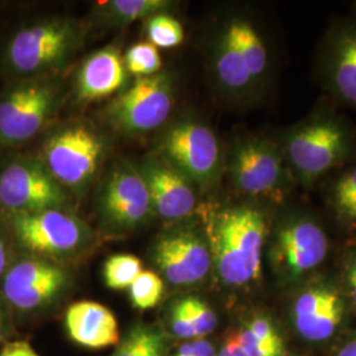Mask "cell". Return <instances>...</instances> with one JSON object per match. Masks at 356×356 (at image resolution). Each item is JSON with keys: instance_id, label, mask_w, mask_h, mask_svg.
<instances>
[{"instance_id": "4fadbf2b", "label": "cell", "mask_w": 356, "mask_h": 356, "mask_svg": "<svg viewBox=\"0 0 356 356\" xmlns=\"http://www.w3.org/2000/svg\"><path fill=\"white\" fill-rule=\"evenodd\" d=\"M151 261L164 282L176 288L194 286L213 270L204 231L179 225L163 231L153 243Z\"/></svg>"}, {"instance_id": "d6a6232c", "label": "cell", "mask_w": 356, "mask_h": 356, "mask_svg": "<svg viewBox=\"0 0 356 356\" xmlns=\"http://www.w3.org/2000/svg\"><path fill=\"white\" fill-rule=\"evenodd\" d=\"M344 280L348 293L353 298V301L356 304V254L353 256L344 268Z\"/></svg>"}, {"instance_id": "2e32d148", "label": "cell", "mask_w": 356, "mask_h": 356, "mask_svg": "<svg viewBox=\"0 0 356 356\" xmlns=\"http://www.w3.org/2000/svg\"><path fill=\"white\" fill-rule=\"evenodd\" d=\"M323 89L339 104L356 110V19L331 28L319 56Z\"/></svg>"}, {"instance_id": "1f68e13d", "label": "cell", "mask_w": 356, "mask_h": 356, "mask_svg": "<svg viewBox=\"0 0 356 356\" xmlns=\"http://www.w3.org/2000/svg\"><path fill=\"white\" fill-rule=\"evenodd\" d=\"M0 356H40L26 341H13L4 344Z\"/></svg>"}, {"instance_id": "8fae6325", "label": "cell", "mask_w": 356, "mask_h": 356, "mask_svg": "<svg viewBox=\"0 0 356 356\" xmlns=\"http://www.w3.org/2000/svg\"><path fill=\"white\" fill-rule=\"evenodd\" d=\"M67 191L38 157L15 156L0 163V213H33L67 206Z\"/></svg>"}, {"instance_id": "d590c367", "label": "cell", "mask_w": 356, "mask_h": 356, "mask_svg": "<svg viewBox=\"0 0 356 356\" xmlns=\"http://www.w3.org/2000/svg\"><path fill=\"white\" fill-rule=\"evenodd\" d=\"M338 356H356V338L344 344Z\"/></svg>"}, {"instance_id": "d4e9b609", "label": "cell", "mask_w": 356, "mask_h": 356, "mask_svg": "<svg viewBox=\"0 0 356 356\" xmlns=\"http://www.w3.org/2000/svg\"><path fill=\"white\" fill-rule=\"evenodd\" d=\"M329 204L339 222L356 227V164L334 179Z\"/></svg>"}, {"instance_id": "836d02e7", "label": "cell", "mask_w": 356, "mask_h": 356, "mask_svg": "<svg viewBox=\"0 0 356 356\" xmlns=\"http://www.w3.org/2000/svg\"><path fill=\"white\" fill-rule=\"evenodd\" d=\"M218 356H247L244 354L242 347L238 343L235 335H231L227 338V341L222 346L220 351L218 353Z\"/></svg>"}, {"instance_id": "4316f807", "label": "cell", "mask_w": 356, "mask_h": 356, "mask_svg": "<svg viewBox=\"0 0 356 356\" xmlns=\"http://www.w3.org/2000/svg\"><path fill=\"white\" fill-rule=\"evenodd\" d=\"M134 307L148 310L159 305L165 293V282L154 270H143L128 289Z\"/></svg>"}, {"instance_id": "d6986e66", "label": "cell", "mask_w": 356, "mask_h": 356, "mask_svg": "<svg viewBox=\"0 0 356 356\" xmlns=\"http://www.w3.org/2000/svg\"><path fill=\"white\" fill-rule=\"evenodd\" d=\"M124 60L113 45L94 51L76 73L74 90L79 102H94L122 92L127 88Z\"/></svg>"}, {"instance_id": "603a6c76", "label": "cell", "mask_w": 356, "mask_h": 356, "mask_svg": "<svg viewBox=\"0 0 356 356\" xmlns=\"http://www.w3.org/2000/svg\"><path fill=\"white\" fill-rule=\"evenodd\" d=\"M168 335L160 326L138 323L120 339L113 356H166Z\"/></svg>"}, {"instance_id": "44dd1931", "label": "cell", "mask_w": 356, "mask_h": 356, "mask_svg": "<svg viewBox=\"0 0 356 356\" xmlns=\"http://www.w3.org/2000/svg\"><path fill=\"white\" fill-rule=\"evenodd\" d=\"M168 326L178 339H202L216 330L218 318L213 307L201 297L184 296L169 307Z\"/></svg>"}, {"instance_id": "7a4b0ae2", "label": "cell", "mask_w": 356, "mask_h": 356, "mask_svg": "<svg viewBox=\"0 0 356 356\" xmlns=\"http://www.w3.org/2000/svg\"><path fill=\"white\" fill-rule=\"evenodd\" d=\"M210 58L216 85L229 98L239 102L261 98L272 78L273 57L267 36L250 16L234 13L223 20Z\"/></svg>"}, {"instance_id": "e575fe53", "label": "cell", "mask_w": 356, "mask_h": 356, "mask_svg": "<svg viewBox=\"0 0 356 356\" xmlns=\"http://www.w3.org/2000/svg\"><path fill=\"white\" fill-rule=\"evenodd\" d=\"M8 309L10 307L7 306L0 294V344L4 342L6 335L8 332Z\"/></svg>"}, {"instance_id": "83f0119b", "label": "cell", "mask_w": 356, "mask_h": 356, "mask_svg": "<svg viewBox=\"0 0 356 356\" xmlns=\"http://www.w3.org/2000/svg\"><path fill=\"white\" fill-rule=\"evenodd\" d=\"M145 29L148 41L157 49L176 48L185 38L182 24L168 13H157L149 17Z\"/></svg>"}, {"instance_id": "8992f818", "label": "cell", "mask_w": 356, "mask_h": 356, "mask_svg": "<svg viewBox=\"0 0 356 356\" xmlns=\"http://www.w3.org/2000/svg\"><path fill=\"white\" fill-rule=\"evenodd\" d=\"M63 102L56 76L15 79L0 94V148L24 145L48 126Z\"/></svg>"}, {"instance_id": "30bf717a", "label": "cell", "mask_w": 356, "mask_h": 356, "mask_svg": "<svg viewBox=\"0 0 356 356\" xmlns=\"http://www.w3.org/2000/svg\"><path fill=\"white\" fill-rule=\"evenodd\" d=\"M72 281L69 269L60 261L24 254L4 272L0 294L13 312L33 314L61 300Z\"/></svg>"}, {"instance_id": "ffe728a7", "label": "cell", "mask_w": 356, "mask_h": 356, "mask_svg": "<svg viewBox=\"0 0 356 356\" xmlns=\"http://www.w3.org/2000/svg\"><path fill=\"white\" fill-rule=\"evenodd\" d=\"M65 329L69 338L82 347L101 350L120 342L114 313L94 301H78L65 313Z\"/></svg>"}, {"instance_id": "4dcf8cb0", "label": "cell", "mask_w": 356, "mask_h": 356, "mask_svg": "<svg viewBox=\"0 0 356 356\" xmlns=\"http://www.w3.org/2000/svg\"><path fill=\"white\" fill-rule=\"evenodd\" d=\"M10 244H11V235L7 229L4 216L0 214V279L3 277L4 272L10 266Z\"/></svg>"}, {"instance_id": "484cf974", "label": "cell", "mask_w": 356, "mask_h": 356, "mask_svg": "<svg viewBox=\"0 0 356 356\" xmlns=\"http://www.w3.org/2000/svg\"><path fill=\"white\" fill-rule=\"evenodd\" d=\"M144 270L140 259L135 254L110 256L103 267L104 284L114 291H128Z\"/></svg>"}, {"instance_id": "7402d4cb", "label": "cell", "mask_w": 356, "mask_h": 356, "mask_svg": "<svg viewBox=\"0 0 356 356\" xmlns=\"http://www.w3.org/2000/svg\"><path fill=\"white\" fill-rule=\"evenodd\" d=\"M235 338L247 356H284V342L270 319L254 316Z\"/></svg>"}, {"instance_id": "52a82bcc", "label": "cell", "mask_w": 356, "mask_h": 356, "mask_svg": "<svg viewBox=\"0 0 356 356\" xmlns=\"http://www.w3.org/2000/svg\"><path fill=\"white\" fill-rule=\"evenodd\" d=\"M3 216L11 241L24 254L58 261L83 254L95 242L94 231L64 209Z\"/></svg>"}, {"instance_id": "3957f363", "label": "cell", "mask_w": 356, "mask_h": 356, "mask_svg": "<svg viewBox=\"0 0 356 356\" xmlns=\"http://www.w3.org/2000/svg\"><path fill=\"white\" fill-rule=\"evenodd\" d=\"M284 159L296 182L312 186L334 169L356 159V128L325 107L281 134Z\"/></svg>"}, {"instance_id": "277c9868", "label": "cell", "mask_w": 356, "mask_h": 356, "mask_svg": "<svg viewBox=\"0 0 356 356\" xmlns=\"http://www.w3.org/2000/svg\"><path fill=\"white\" fill-rule=\"evenodd\" d=\"M83 40L78 20L49 17L17 29L3 54V70L15 79L56 76L72 61Z\"/></svg>"}, {"instance_id": "7c38bea8", "label": "cell", "mask_w": 356, "mask_h": 356, "mask_svg": "<svg viewBox=\"0 0 356 356\" xmlns=\"http://www.w3.org/2000/svg\"><path fill=\"white\" fill-rule=\"evenodd\" d=\"M173 101V85L168 74L139 76L106 107V116L120 134L145 135L165 123Z\"/></svg>"}, {"instance_id": "5b68a950", "label": "cell", "mask_w": 356, "mask_h": 356, "mask_svg": "<svg viewBox=\"0 0 356 356\" xmlns=\"http://www.w3.org/2000/svg\"><path fill=\"white\" fill-rule=\"evenodd\" d=\"M226 168L234 188L243 195L282 204L296 182L279 141L245 135L232 141Z\"/></svg>"}, {"instance_id": "f546056e", "label": "cell", "mask_w": 356, "mask_h": 356, "mask_svg": "<svg viewBox=\"0 0 356 356\" xmlns=\"http://www.w3.org/2000/svg\"><path fill=\"white\" fill-rule=\"evenodd\" d=\"M170 356H218L216 347L206 338L184 341Z\"/></svg>"}, {"instance_id": "f1b7e54d", "label": "cell", "mask_w": 356, "mask_h": 356, "mask_svg": "<svg viewBox=\"0 0 356 356\" xmlns=\"http://www.w3.org/2000/svg\"><path fill=\"white\" fill-rule=\"evenodd\" d=\"M123 60L128 73L136 78L159 74L163 67L159 49L149 41H141L129 47Z\"/></svg>"}, {"instance_id": "e0dca14e", "label": "cell", "mask_w": 356, "mask_h": 356, "mask_svg": "<svg viewBox=\"0 0 356 356\" xmlns=\"http://www.w3.org/2000/svg\"><path fill=\"white\" fill-rule=\"evenodd\" d=\"M136 168L149 191L153 214L179 222L198 209V188L160 156H147Z\"/></svg>"}, {"instance_id": "6da1fadb", "label": "cell", "mask_w": 356, "mask_h": 356, "mask_svg": "<svg viewBox=\"0 0 356 356\" xmlns=\"http://www.w3.org/2000/svg\"><path fill=\"white\" fill-rule=\"evenodd\" d=\"M204 232L216 277L227 288H244L261 276L268 234L266 213L251 204L204 209Z\"/></svg>"}, {"instance_id": "5bb4252c", "label": "cell", "mask_w": 356, "mask_h": 356, "mask_svg": "<svg viewBox=\"0 0 356 356\" xmlns=\"http://www.w3.org/2000/svg\"><path fill=\"white\" fill-rule=\"evenodd\" d=\"M97 210L103 227L116 234L138 229L153 216L149 191L136 166H114L98 193Z\"/></svg>"}, {"instance_id": "cb8c5ba5", "label": "cell", "mask_w": 356, "mask_h": 356, "mask_svg": "<svg viewBox=\"0 0 356 356\" xmlns=\"http://www.w3.org/2000/svg\"><path fill=\"white\" fill-rule=\"evenodd\" d=\"M173 7L166 0H113L99 4L101 16L111 26H127L134 22L149 19L166 13Z\"/></svg>"}, {"instance_id": "ac0fdd59", "label": "cell", "mask_w": 356, "mask_h": 356, "mask_svg": "<svg viewBox=\"0 0 356 356\" xmlns=\"http://www.w3.org/2000/svg\"><path fill=\"white\" fill-rule=\"evenodd\" d=\"M344 301L339 291L326 282L306 286L293 304V323L309 342H323L342 325Z\"/></svg>"}, {"instance_id": "9c48e42d", "label": "cell", "mask_w": 356, "mask_h": 356, "mask_svg": "<svg viewBox=\"0 0 356 356\" xmlns=\"http://www.w3.org/2000/svg\"><path fill=\"white\" fill-rule=\"evenodd\" d=\"M160 157L200 189L210 191L222 176L225 159L216 132L200 120L172 124L159 144Z\"/></svg>"}, {"instance_id": "9a60e30c", "label": "cell", "mask_w": 356, "mask_h": 356, "mask_svg": "<svg viewBox=\"0 0 356 356\" xmlns=\"http://www.w3.org/2000/svg\"><path fill=\"white\" fill-rule=\"evenodd\" d=\"M329 241L318 223L304 216H289L277 227L270 260L286 282L300 280L327 257Z\"/></svg>"}, {"instance_id": "ba28073f", "label": "cell", "mask_w": 356, "mask_h": 356, "mask_svg": "<svg viewBox=\"0 0 356 356\" xmlns=\"http://www.w3.org/2000/svg\"><path fill=\"white\" fill-rule=\"evenodd\" d=\"M104 153V140L94 128L73 123L45 139L38 159L66 191H79L97 176Z\"/></svg>"}]
</instances>
